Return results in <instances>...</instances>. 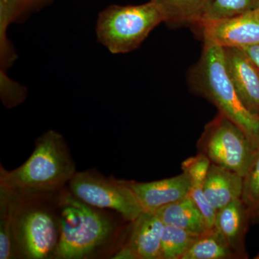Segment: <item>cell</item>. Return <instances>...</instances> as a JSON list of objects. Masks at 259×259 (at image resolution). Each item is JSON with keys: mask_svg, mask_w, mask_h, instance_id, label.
I'll return each mask as SVG.
<instances>
[{"mask_svg": "<svg viewBox=\"0 0 259 259\" xmlns=\"http://www.w3.org/2000/svg\"><path fill=\"white\" fill-rule=\"evenodd\" d=\"M60 238L56 259H85L96 256L118 239L123 227L110 210L89 205L68 187L59 195Z\"/></svg>", "mask_w": 259, "mask_h": 259, "instance_id": "obj_1", "label": "cell"}, {"mask_svg": "<svg viewBox=\"0 0 259 259\" xmlns=\"http://www.w3.org/2000/svg\"><path fill=\"white\" fill-rule=\"evenodd\" d=\"M0 190L8 198L18 258H54L60 238L61 191L19 194L1 185Z\"/></svg>", "mask_w": 259, "mask_h": 259, "instance_id": "obj_2", "label": "cell"}, {"mask_svg": "<svg viewBox=\"0 0 259 259\" xmlns=\"http://www.w3.org/2000/svg\"><path fill=\"white\" fill-rule=\"evenodd\" d=\"M76 164L62 135L49 130L21 166L8 171L1 165L0 185L19 194H53L69 185Z\"/></svg>", "mask_w": 259, "mask_h": 259, "instance_id": "obj_3", "label": "cell"}, {"mask_svg": "<svg viewBox=\"0 0 259 259\" xmlns=\"http://www.w3.org/2000/svg\"><path fill=\"white\" fill-rule=\"evenodd\" d=\"M190 76L194 91L243 129L259 149V117L252 114L238 96L227 71L223 48L204 42L200 59Z\"/></svg>", "mask_w": 259, "mask_h": 259, "instance_id": "obj_4", "label": "cell"}, {"mask_svg": "<svg viewBox=\"0 0 259 259\" xmlns=\"http://www.w3.org/2000/svg\"><path fill=\"white\" fill-rule=\"evenodd\" d=\"M163 14L153 1L139 5H112L100 12L95 25L97 41L112 54L136 50L158 25Z\"/></svg>", "mask_w": 259, "mask_h": 259, "instance_id": "obj_5", "label": "cell"}, {"mask_svg": "<svg viewBox=\"0 0 259 259\" xmlns=\"http://www.w3.org/2000/svg\"><path fill=\"white\" fill-rule=\"evenodd\" d=\"M197 147L211 163L243 177L258 150L243 129L219 112L204 127Z\"/></svg>", "mask_w": 259, "mask_h": 259, "instance_id": "obj_6", "label": "cell"}, {"mask_svg": "<svg viewBox=\"0 0 259 259\" xmlns=\"http://www.w3.org/2000/svg\"><path fill=\"white\" fill-rule=\"evenodd\" d=\"M67 187L71 194L85 203L113 211L127 223L134 222L144 212L125 180L106 177L95 170L76 171Z\"/></svg>", "mask_w": 259, "mask_h": 259, "instance_id": "obj_7", "label": "cell"}, {"mask_svg": "<svg viewBox=\"0 0 259 259\" xmlns=\"http://www.w3.org/2000/svg\"><path fill=\"white\" fill-rule=\"evenodd\" d=\"M204 42L223 48H243L259 44V8L232 18L197 25Z\"/></svg>", "mask_w": 259, "mask_h": 259, "instance_id": "obj_8", "label": "cell"}, {"mask_svg": "<svg viewBox=\"0 0 259 259\" xmlns=\"http://www.w3.org/2000/svg\"><path fill=\"white\" fill-rule=\"evenodd\" d=\"M227 71L245 107L259 117V70L244 51L223 48Z\"/></svg>", "mask_w": 259, "mask_h": 259, "instance_id": "obj_9", "label": "cell"}, {"mask_svg": "<svg viewBox=\"0 0 259 259\" xmlns=\"http://www.w3.org/2000/svg\"><path fill=\"white\" fill-rule=\"evenodd\" d=\"M126 182L134 191L144 211L149 212H155L162 207L185 198L190 195L192 189L190 179L183 172L171 178L153 182Z\"/></svg>", "mask_w": 259, "mask_h": 259, "instance_id": "obj_10", "label": "cell"}, {"mask_svg": "<svg viewBox=\"0 0 259 259\" xmlns=\"http://www.w3.org/2000/svg\"><path fill=\"white\" fill-rule=\"evenodd\" d=\"M164 224L154 212L144 211L131 223L125 244L137 259H160Z\"/></svg>", "mask_w": 259, "mask_h": 259, "instance_id": "obj_11", "label": "cell"}, {"mask_svg": "<svg viewBox=\"0 0 259 259\" xmlns=\"http://www.w3.org/2000/svg\"><path fill=\"white\" fill-rule=\"evenodd\" d=\"M252 217L241 199H236L218 211L214 227L221 232L236 258H247L245 239Z\"/></svg>", "mask_w": 259, "mask_h": 259, "instance_id": "obj_12", "label": "cell"}, {"mask_svg": "<svg viewBox=\"0 0 259 259\" xmlns=\"http://www.w3.org/2000/svg\"><path fill=\"white\" fill-rule=\"evenodd\" d=\"M204 195L218 211L233 201L241 199L243 177L212 163L202 185Z\"/></svg>", "mask_w": 259, "mask_h": 259, "instance_id": "obj_13", "label": "cell"}, {"mask_svg": "<svg viewBox=\"0 0 259 259\" xmlns=\"http://www.w3.org/2000/svg\"><path fill=\"white\" fill-rule=\"evenodd\" d=\"M164 225L178 227L195 235L207 231L203 216L190 195L154 212Z\"/></svg>", "mask_w": 259, "mask_h": 259, "instance_id": "obj_14", "label": "cell"}, {"mask_svg": "<svg viewBox=\"0 0 259 259\" xmlns=\"http://www.w3.org/2000/svg\"><path fill=\"white\" fill-rule=\"evenodd\" d=\"M215 227L197 236L182 259H236Z\"/></svg>", "mask_w": 259, "mask_h": 259, "instance_id": "obj_15", "label": "cell"}, {"mask_svg": "<svg viewBox=\"0 0 259 259\" xmlns=\"http://www.w3.org/2000/svg\"><path fill=\"white\" fill-rule=\"evenodd\" d=\"M163 14L165 23L171 25H196L207 8L209 0H151Z\"/></svg>", "mask_w": 259, "mask_h": 259, "instance_id": "obj_16", "label": "cell"}, {"mask_svg": "<svg viewBox=\"0 0 259 259\" xmlns=\"http://www.w3.org/2000/svg\"><path fill=\"white\" fill-rule=\"evenodd\" d=\"M197 236L178 227L164 225L160 259H182Z\"/></svg>", "mask_w": 259, "mask_h": 259, "instance_id": "obj_17", "label": "cell"}, {"mask_svg": "<svg viewBox=\"0 0 259 259\" xmlns=\"http://www.w3.org/2000/svg\"><path fill=\"white\" fill-rule=\"evenodd\" d=\"M255 8H257V0H209L196 25L232 18Z\"/></svg>", "mask_w": 259, "mask_h": 259, "instance_id": "obj_18", "label": "cell"}, {"mask_svg": "<svg viewBox=\"0 0 259 259\" xmlns=\"http://www.w3.org/2000/svg\"><path fill=\"white\" fill-rule=\"evenodd\" d=\"M51 0H0V23L10 25L21 21Z\"/></svg>", "mask_w": 259, "mask_h": 259, "instance_id": "obj_19", "label": "cell"}, {"mask_svg": "<svg viewBox=\"0 0 259 259\" xmlns=\"http://www.w3.org/2000/svg\"><path fill=\"white\" fill-rule=\"evenodd\" d=\"M0 258H18L8 199L0 190Z\"/></svg>", "mask_w": 259, "mask_h": 259, "instance_id": "obj_20", "label": "cell"}, {"mask_svg": "<svg viewBox=\"0 0 259 259\" xmlns=\"http://www.w3.org/2000/svg\"><path fill=\"white\" fill-rule=\"evenodd\" d=\"M241 199L249 209L251 215H256L259 210V149L243 177Z\"/></svg>", "mask_w": 259, "mask_h": 259, "instance_id": "obj_21", "label": "cell"}, {"mask_svg": "<svg viewBox=\"0 0 259 259\" xmlns=\"http://www.w3.org/2000/svg\"><path fill=\"white\" fill-rule=\"evenodd\" d=\"M27 95L25 87L12 79L7 71H0V97L5 107L12 109L21 105Z\"/></svg>", "mask_w": 259, "mask_h": 259, "instance_id": "obj_22", "label": "cell"}, {"mask_svg": "<svg viewBox=\"0 0 259 259\" xmlns=\"http://www.w3.org/2000/svg\"><path fill=\"white\" fill-rule=\"evenodd\" d=\"M211 164L210 160L205 155L198 152L182 162V168L190 179L192 187H202Z\"/></svg>", "mask_w": 259, "mask_h": 259, "instance_id": "obj_23", "label": "cell"}, {"mask_svg": "<svg viewBox=\"0 0 259 259\" xmlns=\"http://www.w3.org/2000/svg\"><path fill=\"white\" fill-rule=\"evenodd\" d=\"M190 196L203 216L207 229L212 228L214 226L218 211L204 195L202 187H192Z\"/></svg>", "mask_w": 259, "mask_h": 259, "instance_id": "obj_24", "label": "cell"}, {"mask_svg": "<svg viewBox=\"0 0 259 259\" xmlns=\"http://www.w3.org/2000/svg\"><path fill=\"white\" fill-rule=\"evenodd\" d=\"M259 70V44L241 49Z\"/></svg>", "mask_w": 259, "mask_h": 259, "instance_id": "obj_25", "label": "cell"}, {"mask_svg": "<svg viewBox=\"0 0 259 259\" xmlns=\"http://www.w3.org/2000/svg\"><path fill=\"white\" fill-rule=\"evenodd\" d=\"M257 8H259V0H257Z\"/></svg>", "mask_w": 259, "mask_h": 259, "instance_id": "obj_26", "label": "cell"}, {"mask_svg": "<svg viewBox=\"0 0 259 259\" xmlns=\"http://www.w3.org/2000/svg\"><path fill=\"white\" fill-rule=\"evenodd\" d=\"M257 214H258V216L259 217V210H258V213H257ZM257 258H259V254L258 255V257H257Z\"/></svg>", "mask_w": 259, "mask_h": 259, "instance_id": "obj_27", "label": "cell"}]
</instances>
